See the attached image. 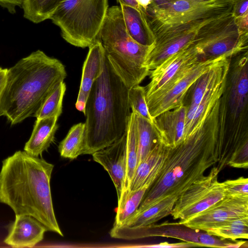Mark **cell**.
<instances>
[{"instance_id":"obj_25","label":"cell","mask_w":248,"mask_h":248,"mask_svg":"<svg viewBox=\"0 0 248 248\" xmlns=\"http://www.w3.org/2000/svg\"><path fill=\"white\" fill-rule=\"evenodd\" d=\"M126 174L125 192L120 200L129 191L130 182L138 163L137 124L136 115L132 111L126 129Z\"/></svg>"},{"instance_id":"obj_13","label":"cell","mask_w":248,"mask_h":248,"mask_svg":"<svg viewBox=\"0 0 248 248\" xmlns=\"http://www.w3.org/2000/svg\"><path fill=\"white\" fill-rule=\"evenodd\" d=\"M248 33L238 29L233 19L196 42L203 60L230 58L248 48Z\"/></svg>"},{"instance_id":"obj_3","label":"cell","mask_w":248,"mask_h":248,"mask_svg":"<svg viewBox=\"0 0 248 248\" xmlns=\"http://www.w3.org/2000/svg\"><path fill=\"white\" fill-rule=\"evenodd\" d=\"M217 135L203 126L177 146L169 148L162 170L146 190L135 214L167 197L177 199L217 162Z\"/></svg>"},{"instance_id":"obj_19","label":"cell","mask_w":248,"mask_h":248,"mask_svg":"<svg viewBox=\"0 0 248 248\" xmlns=\"http://www.w3.org/2000/svg\"><path fill=\"white\" fill-rule=\"evenodd\" d=\"M168 148L160 141L137 165L130 182L129 191L144 186L149 187L151 186L162 170Z\"/></svg>"},{"instance_id":"obj_26","label":"cell","mask_w":248,"mask_h":248,"mask_svg":"<svg viewBox=\"0 0 248 248\" xmlns=\"http://www.w3.org/2000/svg\"><path fill=\"white\" fill-rule=\"evenodd\" d=\"M135 112L137 124L138 165L161 141L154 123Z\"/></svg>"},{"instance_id":"obj_32","label":"cell","mask_w":248,"mask_h":248,"mask_svg":"<svg viewBox=\"0 0 248 248\" xmlns=\"http://www.w3.org/2000/svg\"><path fill=\"white\" fill-rule=\"evenodd\" d=\"M128 100L132 111H134L154 123V119L151 116L147 106L144 87L137 85L128 90Z\"/></svg>"},{"instance_id":"obj_38","label":"cell","mask_w":248,"mask_h":248,"mask_svg":"<svg viewBox=\"0 0 248 248\" xmlns=\"http://www.w3.org/2000/svg\"><path fill=\"white\" fill-rule=\"evenodd\" d=\"M7 71V68L0 67V97L5 84Z\"/></svg>"},{"instance_id":"obj_4","label":"cell","mask_w":248,"mask_h":248,"mask_svg":"<svg viewBox=\"0 0 248 248\" xmlns=\"http://www.w3.org/2000/svg\"><path fill=\"white\" fill-rule=\"evenodd\" d=\"M128 90L106 56L103 71L93 83L86 103L83 155L109 146L125 133L131 113Z\"/></svg>"},{"instance_id":"obj_10","label":"cell","mask_w":248,"mask_h":248,"mask_svg":"<svg viewBox=\"0 0 248 248\" xmlns=\"http://www.w3.org/2000/svg\"><path fill=\"white\" fill-rule=\"evenodd\" d=\"M219 172L215 166L178 197L170 214L174 219L185 221L226 196L223 183L218 181Z\"/></svg>"},{"instance_id":"obj_21","label":"cell","mask_w":248,"mask_h":248,"mask_svg":"<svg viewBox=\"0 0 248 248\" xmlns=\"http://www.w3.org/2000/svg\"><path fill=\"white\" fill-rule=\"evenodd\" d=\"M58 119L52 117L36 119L31 136L25 145L24 151L32 156L39 157L47 150L53 141L58 129Z\"/></svg>"},{"instance_id":"obj_2","label":"cell","mask_w":248,"mask_h":248,"mask_svg":"<svg viewBox=\"0 0 248 248\" xmlns=\"http://www.w3.org/2000/svg\"><path fill=\"white\" fill-rule=\"evenodd\" d=\"M67 74L57 59L37 50L7 69L0 97V117L12 125L33 116L50 93Z\"/></svg>"},{"instance_id":"obj_36","label":"cell","mask_w":248,"mask_h":248,"mask_svg":"<svg viewBox=\"0 0 248 248\" xmlns=\"http://www.w3.org/2000/svg\"><path fill=\"white\" fill-rule=\"evenodd\" d=\"M234 19L239 30L243 33H248V14Z\"/></svg>"},{"instance_id":"obj_18","label":"cell","mask_w":248,"mask_h":248,"mask_svg":"<svg viewBox=\"0 0 248 248\" xmlns=\"http://www.w3.org/2000/svg\"><path fill=\"white\" fill-rule=\"evenodd\" d=\"M187 110V107L183 104L162 112L154 119L161 141L166 147H175L184 140Z\"/></svg>"},{"instance_id":"obj_27","label":"cell","mask_w":248,"mask_h":248,"mask_svg":"<svg viewBox=\"0 0 248 248\" xmlns=\"http://www.w3.org/2000/svg\"><path fill=\"white\" fill-rule=\"evenodd\" d=\"M85 137V123H80L74 125L59 144L58 149L60 155L64 158L74 159L83 155Z\"/></svg>"},{"instance_id":"obj_34","label":"cell","mask_w":248,"mask_h":248,"mask_svg":"<svg viewBox=\"0 0 248 248\" xmlns=\"http://www.w3.org/2000/svg\"><path fill=\"white\" fill-rule=\"evenodd\" d=\"M248 0H235L232 8V14L236 19L248 14Z\"/></svg>"},{"instance_id":"obj_30","label":"cell","mask_w":248,"mask_h":248,"mask_svg":"<svg viewBox=\"0 0 248 248\" xmlns=\"http://www.w3.org/2000/svg\"><path fill=\"white\" fill-rule=\"evenodd\" d=\"M210 235L223 239L235 241L248 238V216L234 218L206 232Z\"/></svg>"},{"instance_id":"obj_12","label":"cell","mask_w":248,"mask_h":248,"mask_svg":"<svg viewBox=\"0 0 248 248\" xmlns=\"http://www.w3.org/2000/svg\"><path fill=\"white\" fill-rule=\"evenodd\" d=\"M245 216H248V195L226 196L204 210L178 223L206 232L232 219Z\"/></svg>"},{"instance_id":"obj_20","label":"cell","mask_w":248,"mask_h":248,"mask_svg":"<svg viewBox=\"0 0 248 248\" xmlns=\"http://www.w3.org/2000/svg\"><path fill=\"white\" fill-rule=\"evenodd\" d=\"M120 7L126 31L131 37L140 45H152L155 36L148 23L145 11L125 5Z\"/></svg>"},{"instance_id":"obj_14","label":"cell","mask_w":248,"mask_h":248,"mask_svg":"<svg viewBox=\"0 0 248 248\" xmlns=\"http://www.w3.org/2000/svg\"><path fill=\"white\" fill-rule=\"evenodd\" d=\"M202 60L195 44L168 58L150 72L151 81L144 87L146 98L159 90L182 70Z\"/></svg>"},{"instance_id":"obj_11","label":"cell","mask_w":248,"mask_h":248,"mask_svg":"<svg viewBox=\"0 0 248 248\" xmlns=\"http://www.w3.org/2000/svg\"><path fill=\"white\" fill-rule=\"evenodd\" d=\"M127 240L137 239L150 236L171 237L191 243L197 247L214 248H239L238 242H230L226 239L217 238L205 232H202L178 223L164 222L159 225L155 224L137 229L128 230L125 232Z\"/></svg>"},{"instance_id":"obj_16","label":"cell","mask_w":248,"mask_h":248,"mask_svg":"<svg viewBox=\"0 0 248 248\" xmlns=\"http://www.w3.org/2000/svg\"><path fill=\"white\" fill-rule=\"evenodd\" d=\"M82 67L81 80L75 106L85 114V106L94 82L102 74L106 59L104 47L100 40L96 41L89 47Z\"/></svg>"},{"instance_id":"obj_31","label":"cell","mask_w":248,"mask_h":248,"mask_svg":"<svg viewBox=\"0 0 248 248\" xmlns=\"http://www.w3.org/2000/svg\"><path fill=\"white\" fill-rule=\"evenodd\" d=\"M66 91L64 81L59 83L46 96L34 114L36 119L59 117L62 113V101Z\"/></svg>"},{"instance_id":"obj_35","label":"cell","mask_w":248,"mask_h":248,"mask_svg":"<svg viewBox=\"0 0 248 248\" xmlns=\"http://www.w3.org/2000/svg\"><path fill=\"white\" fill-rule=\"evenodd\" d=\"M23 0H0V6L6 8L11 14L16 12L17 6L22 7Z\"/></svg>"},{"instance_id":"obj_29","label":"cell","mask_w":248,"mask_h":248,"mask_svg":"<svg viewBox=\"0 0 248 248\" xmlns=\"http://www.w3.org/2000/svg\"><path fill=\"white\" fill-rule=\"evenodd\" d=\"M65 0H23L24 17L34 23L49 19L58 7Z\"/></svg>"},{"instance_id":"obj_8","label":"cell","mask_w":248,"mask_h":248,"mask_svg":"<svg viewBox=\"0 0 248 248\" xmlns=\"http://www.w3.org/2000/svg\"><path fill=\"white\" fill-rule=\"evenodd\" d=\"M233 18L231 12L197 19L167 30L155 36L146 67L151 72L170 57L195 44Z\"/></svg>"},{"instance_id":"obj_5","label":"cell","mask_w":248,"mask_h":248,"mask_svg":"<svg viewBox=\"0 0 248 248\" xmlns=\"http://www.w3.org/2000/svg\"><path fill=\"white\" fill-rule=\"evenodd\" d=\"M99 40L112 69L128 89L140 85L149 76L145 62L153 45L143 46L131 37L120 6L108 8Z\"/></svg>"},{"instance_id":"obj_24","label":"cell","mask_w":248,"mask_h":248,"mask_svg":"<svg viewBox=\"0 0 248 248\" xmlns=\"http://www.w3.org/2000/svg\"><path fill=\"white\" fill-rule=\"evenodd\" d=\"M232 77L230 108L232 113L241 112L246 104L248 97V57L242 58Z\"/></svg>"},{"instance_id":"obj_33","label":"cell","mask_w":248,"mask_h":248,"mask_svg":"<svg viewBox=\"0 0 248 248\" xmlns=\"http://www.w3.org/2000/svg\"><path fill=\"white\" fill-rule=\"evenodd\" d=\"M226 196L248 195V179L240 177L234 180H228L223 182Z\"/></svg>"},{"instance_id":"obj_23","label":"cell","mask_w":248,"mask_h":248,"mask_svg":"<svg viewBox=\"0 0 248 248\" xmlns=\"http://www.w3.org/2000/svg\"><path fill=\"white\" fill-rule=\"evenodd\" d=\"M226 78L221 79L205 93L197 107L193 118L185 133L184 140L194 134L203 126L208 117L223 93Z\"/></svg>"},{"instance_id":"obj_9","label":"cell","mask_w":248,"mask_h":248,"mask_svg":"<svg viewBox=\"0 0 248 248\" xmlns=\"http://www.w3.org/2000/svg\"><path fill=\"white\" fill-rule=\"evenodd\" d=\"M227 57L202 60L182 70L157 92L146 98L149 113L154 119L162 112L184 104L194 83L209 69Z\"/></svg>"},{"instance_id":"obj_22","label":"cell","mask_w":248,"mask_h":248,"mask_svg":"<svg viewBox=\"0 0 248 248\" xmlns=\"http://www.w3.org/2000/svg\"><path fill=\"white\" fill-rule=\"evenodd\" d=\"M177 200L173 197H166L147 209L135 214L123 225L116 227L137 229L155 224L171 214Z\"/></svg>"},{"instance_id":"obj_1","label":"cell","mask_w":248,"mask_h":248,"mask_svg":"<svg viewBox=\"0 0 248 248\" xmlns=\"http://www.w3.org/2000/svg\"><path fill=\"white\" fill-rule=\"evenodd\" d=\"M54 165L45 159L18 151L2 161L0 202L15 215L31 216L47 229L62 236L53 208L50 179Z\"/></svg>"},{"instance_id":"obj_15","label":"cell","mask_w":248,"mask_h":248,"mask_svg":"<svg viewBox=\"0 0 248 248\" xmlns=\"http://www.w3.org/2000/svg\"><path fill=\"white\" fill-rule=\"evenodd\" d=\"M92 155L93 160L101 164L108 173L116 188L118 201L125 190L126 133Z\"/></svg>"},{"instance_id":"obj_17","label":"cell","mask_w":248,"mask_h":248,"mask_svg":"<svg viewBox=\"0 0 248 248\" xmlns=\"http://www.w3.org/2000/svg\"><path fill=\"white\" fill-rule=\"evenodd\" d=\"M46 228L33 217L16 215L3 242L13 248H31L43 240Z\"/></svg>"},{"instance_id":"obj_6","label":"cell","mask_w":248,"mask_h":248,"mask_svg":"<svg viewBox=\"0 0 248 248\" xmlns=\"http://www.w3.org/2000/svg\"><path fill=\"white\" fill-rule=\"evenodd\" d=\"M108 9V0H65L49 19L67 42L85 48L99 40Z\"/></svg>"},{"instance_id":"obj_28","label":"cell","mask_w":248,"mask_h":248,"mask_svg":"<svg viewBox=\"0 0 248 248\" xmlns=\"http://www.w3.org/2000/svg\"><path fill=\"white\" fill-rule=\"evenodd\" d=\"M148 188V186H144L138 189L130 190L118 202L113 226L123 225L135 214Z\"/></svg>"},{"instance_id":"obj_39","label":"cell","mask_w":248,"mask_h":248,"mask_svg":"<svg viewBox=\"0 0 248 248\" xmlns=\"http://www.w3.org/2000/svg\"><path fill=\"white\" fill-rule=\"evenodd\" d=\"M139 4L143 8L144 10L150 4L152 0H136Z\"/></svg>"},{"instance_id":"obj_37","label":"cell","mask_w":248,"mask_h":248,"mask_svg":"<svg viewBox=\"0 0 248 248\" xmlns=\"http://www.w3.org/2000/svg\"><path fill=\"white\" fill-rule=\"evenodd\" d=\"M121 5H125L133 7L139 10L144 11L138 3L136 0H117Z\"/></svg>"},{"instance_id":"obj_7","label":"cell","mask_w":248,"mask_h":248,"mask_svg":"<svg viewBox=\"0 0 248 248\" xmlns=\"http://www.w3.org/2000/svg\"><path fill=\"white\" fill-rule=\"evenodd\" d=\"M235 0H152L144 10L155 36L197 19L232 12Z\"/></svg>"}]
</instances>
